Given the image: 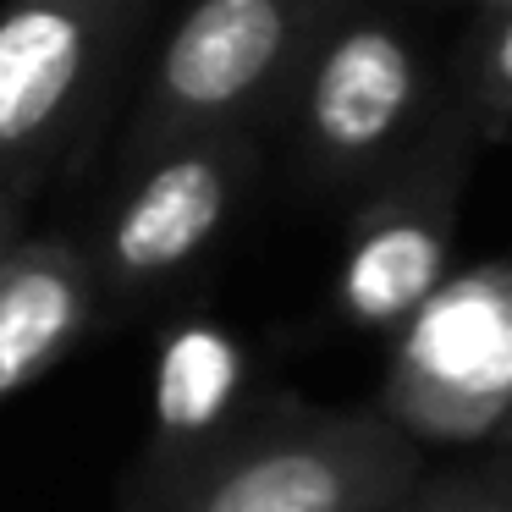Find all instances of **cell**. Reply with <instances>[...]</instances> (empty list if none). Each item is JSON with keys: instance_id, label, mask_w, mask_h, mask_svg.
Listing matches in <instances>:
<instances>
[{"instance_id": "6da1fadb", "label": "cell", "mask_w": 512, "mask_h": 512, "mask_svg": "<svg viewBox=\"0 0 512 512\" xmlns=\"http://www.w3.org/2000/svg\"><path fill=\"white\" fill-rule=\"evenodd\" d=\"M424 479V452L380 408L270 397L237 435L127 512H386Z\"/></svg>"}, {"instance_id": "7a4b0ae2", "label": "cell", "mask_w": 512, "mask_h": 512, "mask_svg": "<svg viewBox=\"0 0 512 512\" xmlns=\"http://www.w3.org/2000/svg\"><path fill=\"white\" fill-rule=\"evenodd\" d=\"M347 0H188L138 83L122 166L204 133H259Z\"/></svg>"}, {"instance_id": "3957f363", "label": "cell", "mask_w": 512, "mask_h": 512, "mask_svg": "<svg viewBox=\"0 0 512 512\" xmlns=\"http://www.w3.org/2000/svg\"><path fill=\"white\" fill-rule=\"evenodd\" d=\"M160 0H6L0 12V193L34 199L111 111Z\"/></svg>"}, {"instance_id": "277c9868", "label": "cell", "mask_w": 512, "mask_h": 512, "mask_svg": "<svg viewBox=\"0 0 512 512\" xmlns=\"http://www.w3.org/2000/svg\"><path fill=\"white\" fill-rule=\"evenodd\" d=\"M298 171L314 193H364L413 155L441 111L430 72L397 23L342 12L309 50L287 105Z\"/></svg>"}, {"instance_id": "5b68a950", "label": "cell", "mask_w": 512, "mask_h": 512, "mask_svg": "<svg viewBox=\"0 0 512 512\" xmlns=\"http://www.w3.org/2000/svg\"><path fill=\"white\" fill-rule=\"evenodd\" d=\"M380 413L413 446L490 452L512 419V259L452 270L391 336Z\"/></svg>"}, {"instance_id": "8992f818", "label": "cell", "mask_w": 512, "mask_h": 512, "mask_svg": "<svg viewBox=\"0 0 512 512\" xmlns=\"http://www.w3.org/2000/svg\"><path fill=\"white\" fill-rule=\"evenodd\" d=\"M259 177V133H204L122 166L89 259L100 309H144L226 243Z\"/></svg>"}, {"instance_id": "52a82bcc", "label": "cell", "mask_w": 512, "mask_h": 512, "mask_svg": "<svg viewBox=\"0 0 512 512\" xmlns=\"http://www.w3.org/2000/svg\"><path fill=\"white\" fill-rule=\"evenodd\" d=\"M479 122L452 105L430 122L402 166L358 193L336 259V320L364 336H397L424 298L452 276L457 210L474 166Z\"/></svg>"}, {"instance_id": "ba28073f", "label": "cell", "mask_w": 512, "mask_h": 512, "mask_svg": "<svg viewBox=\"0 0 512 512\" xmlns=\"http://www.w3.org/2000/svg\"><path fill=\"white\" fill-rule=\"evenodd\" d=\"M254 408L259 397L243 342L215 320H182L160 347L155 424H149V441L127 474V507L166 490L199 457H210L226 435H237L254 419Z\"/></svg>"}, {"instance_id": "9c48e42d", "label": "cell", "mask_w": 512, "mask_h": 512, "mask_svg": "<svg viewBox=\"0 0 512 512\" xmlns=\"http://www.w3.org/2000/svg\"><path fill=\"white\" fill-rule=\"evenodd\" d=\"M100 320V281L78 237H23L0 248V402L39 386Z\"/></svg>"}, {"instance_id": "30bf717a", "label": "cell", "mask_w": 512, "mask_h": 512, "mask_svg": "<svg viewBox=\"0 0 512 512\" xmlns=\"http://www.w3.org/2000/svg\"><path fill=\"white\" fill-rule=\"evenodd\" d=\"M474 122L512 127V6H485V23L468 39V100Z\"/></svg>"}, {"instance_id": "8fae6325", "label": "cell", "mask_w": 512, "mask_h": 512, "mask_svg": "<svg viewBox=\"0 0 512 512\" xmlns=\"http://www.w3.org/2000/svg\"><path fill=\"white\" fill-rule=\"evenodd\" d=\"M413 507L419 512H512L507 501H501V490L485 479L479 463L424 474L419 485H413Z\"/></svg>"}, {"instance_id": "7c38bea8", "label": "cell", "mask_w": 512, "mask_h": 512, "mask_svg": "<svg viewBox=\"0 0 512 512\" xmlns=\"http://www.w3.org/2000/svg\"><path fill=\"white\" fill-rule=\"evenodd\" d=\"M23 215H28V199H23V193H0V248L23 232Z\"/></svg>"}, {"instance_id": "4fadbf2b", "label": "cell", "mask_w": 512, "mask_h": 512, "mask_svg": "<svg viewBox=\"0 0 512 512\" xmlns=\"http://www.w3.org/2000/svg\"><path fill=\"white\" fill-rule=\"evenodd\" d=\"M479 468H485V479L501 490V501L512 507V452H485V457H479Z\"/></svg>"}, {"instance_id": "5bb4252c", "label": "cell", "mask_w": 512, "mask_h": 512, "mask_svg": "<svg viewBox=\"0 0 512 512\" xmlns=\"http://www.w3.org/2000/svg\"><path fill=\"white\" fill-rule=\"evenodd\" d=\"M490 452H512V419H507V430H501V441L490 446Z\"/></svg>"}, {"instance_id": "9a60e30c", "label": "cell", "mask_w": 512, "mask_h": 512, "mask_svg": "<svg viewBox=\"0 0 512 512\" xmlns=\"http://www.w3.org/2000/svg\"><path fill=\"white\" fill-rule=\"evenodd\" d=\"M386 512H419V507H413V496H402L397 507H386Z\"/></svg>"}, {"instance_id": "2e32d148", "label": "cell", "mask_w": 512, "mask_h": 512, "mask_svg": "<svg viewBox=\"0 0 512 512\" xmlns=\"http://www.w3.org/2000/svg\"><path fill=\"white\" fill-rule=\"evenodd\" d=\"M479 6H512V0H479Z\"/></svg>"}]
</instances>
